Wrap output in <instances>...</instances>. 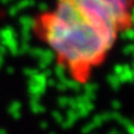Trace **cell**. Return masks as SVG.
I'll return each instance as SVG.
<instances>
[{"instance_id":"1","label":"cell","mask_w":134,"mask_h":134,"mask_svg":"<svg viewBox=\"0 0 134 134\" xmlns=\"http://www.w3.org/2000/svg\"><path fill=\"white\" fill-rule=\"evenodd\" d=\"M133 25L134 15L113 0H56L34 18L32 30L65 76L87 86Z\"/></svg>"}]
</instances>
